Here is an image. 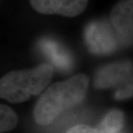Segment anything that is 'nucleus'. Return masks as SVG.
<instances>
[{
    "mask_svg": "<svg viewBox=\"0 0 133 133\" xmlns=\"http://www.w3.org/2000/svg\"><path fill=\"white\" fill-rule=\"evenodd\" d=\"M88 85V76L78 74L49 86L34 108L36 122L40 125L49 124L63 111L81 103L86 96Z\"/></svg>",
    "mask_w": 133,
    "mask_h": 133,
    "instance_id": "obj_1",
    "label": "nucleus"
},
{
    "mask_svg": "<svg viewBox=\"0 0 133 133\" xmlns=\"http://www.w3.org/2000/svg\"><path fill=\"white\" fill-rule=\"evenodd\" d=\"M54 68L42 63L31 69L14 70L4 74L0 81V96L10 103H21L40 94L50 83Z\"/></svg>",
    "mask_w": 133,
    "mask_h": 133,
    "instance_id": "obj_2",
    "label": "nucleus"
},
{
    "mask_svg": "<svg viewBox=\"0 0 133 133\" xmlns=\"http://www.w3.org/2000/svg\"><path fill=\"white\" fill-rule=\"evenodd\" d=\"M94 87L99 89L113 88L117 100L133 98V63L120 61L101 66L95 74Z\"/></svg>",
    "mask_w": 133,
    "mask_h": 133,
    "instance_id": "obj_3",
    "label": "nucleus"
},
{
    "mask_svg": "<svg viewBox=\"0 0 133 133\" xmlns=\"http://www.w3.org/2000/svg\"><path fill=\"white\" fill-rule=\"evenodd\" d=\"M109 23L119 44L133 45V0L117 3L110 12Z\"/></svg>",
    "mask_w": 133,
    "mask_h": 133,
    "instance_id": "obj_4",
    "label": "nucleus"
},
{
    "mask_svg": "<svg viewBox=\"0 0 133 133\" xmlns=\"http://www.w3.org/2000/svg\"><path fill=\"white\" fill-rule=\"evenodd\" d=\"M85 38L88 49L97 55L112 52L119 44L110 23L102 22L92 23L86 29Z\"/></svg>",
    "mask_w": 133,
    "mask_h": 133,
    "instance_id": "obj_5",
    "label": "nucleus"
},
{
    "mask_svg": "<svg viewBox=\"0 0 133 133\" xmlns=\"http://www.w3.org/2000/svg\"><path fill=\"white\" fill-rule=\"evenodd\" d=\"M36 12L43 15H59L74 17L86 10L88 0H29Z\"/></svg>",
    "mask_w": 133,
    "mask_h": 133,
    "instance_id": "obj_6",
    "label": "nucleus"
},
{
    "mask_svg": "<svg viewBox=\"0 0 133 133\" xmlns=\"http://www.w3.org/2000/svg\"><path fill=\"white\" fill-rule=\"evenodd\" d=\"M124 113L114 109L110 111L102 119L97 129L101 133H118L124 125Z\"/></svg>",
    "mask_w": 133,
    "mask_h": 133,
    "instance_id": "obj_7",
    "label": "nucleus"
},
{
    "mask_svg": "<svg viewBox=\"0 0 133 133\" xmlns=\"http://www.w3.org/2000/svg\"><path fill=\"white\" fill-rule=\"evenodd\" d=\"M18 122L17 115L12 108L6 105H0V131L6 132L11 131L17 126Z\"/></svg>",
    "mask_w": 133,
    "mask_h": 133,
    "instance_id": "obj_8",
    "label": "nucleus"
},
{
    "mask_svg": "<svg viewBox=\"0 0 133 133\" xmlns=\"http://www.w3.org/2000/svg\"><path fill=\"white\" fill-rule=\"evenodd\" d=\"M66 133H101L97 128H92L86 124H78L72 127Z\"/></svg>",
    "mask_w": 133,
    "mask_h": 133,
    "instance_id": "obj_9",
    "label": "nucleus"
}]
</instances>
